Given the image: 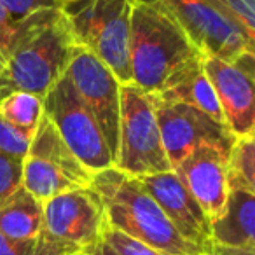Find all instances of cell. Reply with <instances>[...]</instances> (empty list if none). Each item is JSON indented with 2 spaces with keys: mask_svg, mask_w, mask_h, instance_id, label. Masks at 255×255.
<instances>
[{
  "mask_svg": "<svg viewBox=\"0 0 255 255\" xmlns=\"http://www.w3.org/2000/svg\"><path fill=\"white\" fill-rule=\"evenodd\" d=\"M75 46L61 7L18 21L0 54V98L14 91L44 98L63 77Z\"/></svg>",
  "mask_w": 255,
  "mask_h": 255,
  "instance_id": "cell-1",
  "label": "cell"
},
{
  "mask_svg": "<svg viewBox=\"0 0 255 255\" xmlns=\"http://www.w3.org/2000/svg\"><path fill=\"white\" fill-rule=\"evenodd\" d=\"M91 187L102 199L109 227L171 255H210L175 229L140 178L112 166L93 175Z\"/></svg>",
  "mask_w": 255,
  "mask_h": 255,
  "instance_id": "cell-2",
  "label": "cell"
},
{
  "mask_svg": "<svg viewBox=\"0 0 255 255\" xmlns=\"http://www.w3.org/2000/svg\"><path fill=\"white\" fill-rule=\"evenodd\" d=\"M198 54L187 33L166 9L143 0L133 2L129 28L131 84L156 95L182 65Z\"/></svg>",
  "mask_w": 255,
  "mask_h": 255,
  "instance_id": "cell-3",
  "label": "cell"
},
{
  "mask_svg": "<svg viewBox=\"0 0 255 255\" xmlns=\"http://www.w3.org/2000/svg\"><path fill=\"white\" fill-rule=\"evenodd\" d=\"M135 0H75L61 7L75 44L96 56L121 84L131 82L129 28Z\"/></svg>",
  "mask_w": 255,
  "mask_h": 255,
  "instance_id": "cell-4",
  "label": "cell"
},
{
  "mask_svg": "<svg viewBox=\"0 0 255 255\" xmlns=\"http://www.w3.org/2000/svg\"><path fill=\"white\" fill-rule=\"evenodd\" d=\"M114 168L131 177L170 171L152 95L135 84H121L119 135Z\"/></svg>",
  "mask_w": 255,
  "mask_h": 255,
  "instance_id": "cell-5",
  "label": "cell"
},
{
  "mask_svg": "<svg viewBox=\"0 0 255 255\" xmlns=\"http://www.w3.org/2000/svg\"><path fill=\"white\" fill-rule=\"evenodd\" d=\"M91 180L93 173L82 166L54 124L42 114L23 159L21 187L44 203L63 192L91 187Z\"/></svg>",
  "mask_w": 255,
  "mask_h": 255,
  "instance_id": "cell-6",
  "label": "cell"
},
{
  "mask_svg": "<svg viewBox=\"0 0 255 255\" xmlns=\"http://www.w3.org/2000/svg\"><path fill=\"white\" fill-rule=\"evenodd\" d=\"M44 114L86 170L95 175L114 166V156L98 121L79 98L65 74L44 96Z\"/></svg>",
  "mask_w": 255,
  "mask_h": 255,
  "instance_id": "cell-7",
  "label": "cell"
},
{
  "mask_svg": "<svg viewBox=\"0 0 255 255\" xmlns=\"http://www.w3.org/2000/svg\"><path fill=\"white\" fill-rule=\"evenodd\" d=\"M166 9L203 56L236 61L255 53V40L210 0H143Z\"/></svg>",
  "mask_w": 255,
  "mask_h": 255,
  "instance_id": "cell-8",
  "label": "cell"
},
{
  "mask_svg": "<svg viewBox=\"0 0 255 255\" xmlns=\"http://www.w3.org/2000/svg\"><path fill=\"white\" fill-rule=\"evenodd\" d=\"M164 152L171 170L199 145H212L229 154L236 138L226 124L199 109L177 100L152 95Z\"/></svg>",
  "mask_w": 255,
  "mask_h": 255,
  "instance_id": "cell-9",
  "label": "cell"
},
{
  "mask_svg": "<svg viewBox=\"0 0 255 255\" xmlns=\"http://www.w3.org/2000/svg\"><path fill=\"white\" fill-rule=\"evenodd\" d=\"M105 229V210L93 187L75 189L44 201V233L84 254H96Z\"/></svg>",
  "mask_w": 255,
  "mask_h": 255,
  "instance_id": "cell-10",
  "label": "cell"
},
{
  "mask_svg": "<svg viewBox=\"0 0 255 255\" xmlns=\"http://www.w3.org/2000/svg\"><path fill=\"white\" fill-rule=\"evenodd\" d=\"M65 77L70 81L79 98L86 103V107L98 121L100 129L116 161L117 135H119L121 82L98 58L93 56L88 49L81 46H75L72 51Z\"/></svg>",
  "mask_w": 255,
  "mask_h": 255,
  "instance_id": "cell-11",
  "label": "cell"
},
{
  "mask_svg": "<svg viewBox=\"0 0 255 255\" xmlns=\"http://www.w3.org/2000/svg\"><path fill=\"white\" fill-rule=\"evenodd\" d=\"M201 61L215 89L229 131L234 138L252 136L255 131V53L243 54L236 61L201 54Z\"/></svg>",
  "mask_w": 255,
  "mask_h": 255,
  "instance_id": "cell-12",
  "label": "cell"
},
{
  "mask_svg": "<svg viewBox=\"0 0 255 255\" xmlns=\"http://www.w3.org/2000/svg\"><path fill=\"white\" fill-rule=\"evenodd\" d=\"M140 182L156 199V203L161 206L164 215L170 219L175 229L189 243L210 254L213 247L210 219L194 199V196L182 184L177 173L170 170L163 173L147 175V177H140Z\"/></svg>",
  "mask_w": 255,
  "mask_h": 255,
  "instance_id": "cell-13",
  "label": "cell"
},
{
  "mask_svg": "<svg viewBox=\"0 0 255 255\" xmlns=\"http://www.w3.org/2000/svg\"><path fill=\"white\" fill-rule=\"evenodd\" d=\"M227 156L229 154L217 147L199 145L173 168L182 184L206 213L210 224L222 213L229 196Z\"/></svg>",
  "mask_w": 255,
  "mask_h": 255,
  "instance_id": "cell-14",
  "label": "cell"
},
{
  "mask_svg": "<svg viewBox=\"0 0 255 255\" xmlns=\"http://www.w3.org/2000/svg\"><path fill=\"white\" fill-rule=\"evenodd\" d=\"M210 226L213 245L255 250V192L229 189L222 213Z\"/></svg>",
  "mask_w": 255,
  "mask_h": 255,
  "instance_id": "cell-15",
  "label": "cell"
},
{
  "mask_svg": "<svg viewBox=\"0 0 255 255\" xmlns=\"http://www.w3.org/2000/svg\"><path fill=\"white\" fill-rule=\"evenodd\" d=\"M156 95L192 105L201 110V112L208 114L210 117H213L219 123L226 124L219 98L215 95V89H213L212 82H210L208 75H206L205 68H203L201 54H198L192 60H189L185 65H182L168 79L163 91L156 93Z\"/></svg>",
  "mask_w": 255,
  "mask_h": 255,
  "instance_id": "cell-16",
  "label": "cell"
},
{
  "mask_svg": "<svg viewBox=\"0 0 255 255\" xmlns=\"http://www.w3.org/2000/svg\"><path fill=\"white\" fill-rule=\"evenodd\" d=\"M44 203L19 187L0 205V234L9 240H33L42 233Z\"/></svg>",
  "mask_w": 255,
  "mask_h": 255,
  "instance_id": "cell-17",
  "label": "cell"
},
{
  "mask_svg": "<svg viewBox=\"0 0 255 255\" xmlns=\"http://www.w3.org/2000/svg\"><path fill=\"white\" fill-rule=\"evenodd\" d=\"M0 114L9 126L32 140L42 119L44 98L26 91L9 93L0 98Z\"/></svg>",
  "mask_w": 255,
  "mask_h": 255,
  "instance_id": "cell-18",
  "label": "cell"
},
{
  "mask_svg": "<svg viewBox=\"0 0 255 255\" xmlns=\"http://www.w3.org/2000/svg\"><path fill=\"white\" fill-rule=\"evenodd\" d=\"M229 189H247L255 192V136L236 138L227 156Z\"/></svg>",
  "mask_w": 255,
  "mask_h": 255,
  "instance_id": "cell-19",
  "label": "cell"
},
{
  "mask_svg": "<svg viewBox=\"0 0 255 255\" xmlns=\"http://www.w3.org/2000/svg\"><path fill=\"white\" fill-rule=\"evenodd\" d=\"M84 254L42 231L37 238L25 241L9 240L0 234V255H75Z\"/></svg>",
  "mask_w": 255,
  "mask_h": 255,
  "instance_id": "cell-20",
  "label": "cell"
},
{
  "mask_svg": "<svg viewBox=\"0 0 255 255\" xmlns=\"http://www.w3.org/2000/svg\"><path fill=\"white\" fill-rule=\"evenodd\" d=\"M255 40V0H210Z\"/></svg>",
  "mask_w": 255,
  "mask_h": 255,
  "instance_id": "cell-21",
  "label": "cell"
},
{
  "mask_svg": "<svg viewBox=\"0 0 255 255\" xmlns=\"http://www.w3.org/2000/svg\"><path fill=\"white\" fill-rule=\"evenodd\" d=\"M103 241L116 252L117 255H171L166 252L156 250V248L143 245L140 241L133 240V238L126 236L121 231L114 229V227L107 226L105 233H103Z\"/></svg>",
  "mask_w": 255,
  "mask_h": 255,
  "instance_id": "cell-22",
  "label": "cell"
},
{
  "mask_svg": "<svg viewBox=\"0 0 255 255\" xmlns=\"http://www.w3.org/2000/svg\"><path fill=\"white\" fill-rule=\"evenodd\" d=\"M23 161L0 152V205L21 187Z\"/></svg>",
  "mask_w": 255,
  "mask_h": 255,
  "instance_id": "cell-23",
  "label": "cell"
},
{
  "mask_svg": "<svg viewBox=\"0 0 255 255\" xmlns=\"http://www.w3.org/2000/svg\"><path fill=\"white\" fill-rule=\"evenodd\" d=\"M30 142L26 136H23L21 133H18L14 128H11L7 124V121L2 117L0 114V152L7 154L16 159H25L26 152H28Z\"/></svg>",
  "mask_w": 255,
  "mask_h": 255,
  "instance_id": "cell-24",
  "label": "cell"
},
{
  "mask_svg": "<svg viewBox=\"0 0 255 255\" xmlns=\"http://www.w3.org/2000/svg\"><path fill=\"white\" fill-rule=\"evenodd\" d=\"M0 4L4 5V9L9 12L14 23L28 18L33 12L61 7L58 0H0Z\"/></svg>",
  "mask_w": 255,
  "mask_h": 255,
  "instance_id": "cell-25",
  "label": "cell"
},
{
  "mask_svg": "<svg viewBox=\"0 0 255 255\" xmlns=\"http://www.w3.org/2000/svg\"><path fill=\"white\" fill-rule=\"evenodd\" d=\"M14 25L16 23L12 21V18L9 16V12L4 9V5L0 4V54H2V51H4L9 37H11Z\"/></svg>",
  "mask_w": 255,
  "mask_h": 255,
  "instance_id": "cell-26",
  "label": "cell"
},
{
  "mask_svg": "<svg viewBox=\"0 0 255 255\" xmlns=\"http://www.w3.org/2000/svg\"><path fill=\"white\" fill-rule=\"evenodd\" d=\"M210 255H255V250H252V248H238V247L213 245Z\"/></svg>",
  "mask_w": 255,
  "mask_h": 255,
  "instance_id": "cell-27",
  "label": "cell"
},
{
  "mask_svg": "<svg viewBox=\"0 0 255 255\" xmlns=\"http://www.w3.org/2000/svg\"><path fill=\"white\" fill-rule=\"evenodd\" d=\"M96 255H117V254L112 250V248L109 247V245L105 243V241H102V245H100V248H98V252H96Z\"/></svg>",
  "mask_w": 255,
  "mask_h": 255,
  "instance_id": "cell-28",
  "label": "cell"
},
{
  "mask_svg": "<svg viewBox=\"0 0 255 255\" xmlns=\"http://www.w3.org/2000/svg\"><path fill=\"white\" fill-rule=\"evenodd\" d=\"M58 2H60V4H61V7H63L65 4H68V2H75V0H58Z\"/></svg>",
  "mask_w": 255,
  "mask_h": 255,
  "instance_id": "cell-29",
  "label": "cell"
},
{
  "mask_svg": "<svg viewBox=\"0 0 255 255\" xmlns=\"http://www.w3.org/2000/svg\"><path fill=\"white\" fill-rule=\"evenodd\" d=\"M75 255H89V254H75Z\"/></svg>",
  "mask_w": 255,
  "mask_h": 255,
  "instance_id": "cell-30",
  "label": "cell"
},
{
  "mask_svg": "<svg viewBox=\"0 0 255 255\" xmlns=\"http://www.w3.org/2000/svg\"><path fill=\"white\" fill-rule=\"evenodd\" d=\"M96 252H98V250H96ZM93 255H96V254H93Z\"/></svg>",
  "mask_w": 255,
  "mask_h": 255,
  "instance_id": "cell-31",
  "label": "cell"
}]
</instances>
